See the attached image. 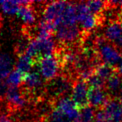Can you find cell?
<instances>
[{
  "instance_id": "obj_18",
  "label": "cell",
  "mask_w": 122,
  "mask_h": 122,
  "mask_svg": "<svg viewBox=\"0 0 122 122\" xmlns=\"http://www.w3.org/2000/svg\"><path fill=\"white\" fill-rule=\"evenodd\" d=\"M25 75L16 69H13L11 73L8 75L7 79L5 80V83L8 87H15L18 88L21 85L23 84Z\"/></svg>"
},
{
  "instance_id": "obj_5",
  "label": "cell",
  "mask_w": 122,
  "mask_h": 122,
  "mask_svg": "<svg viewBox=\"0 0 122 122\" xmlns=\"http://www.w3.org/2000/svg\"><path fill=\"white\" fill-rule=\"evenodd\" d=\"M76 8L77 23L80 25L82 32L90 33L98 26L100 18L89 10L86 3L83 2L76 3Z\"/></svg>"
},
{
  "instance_id": "obj_9",
  "label": "cell",
  "mask_w": 122,
  "mask_h": 122,
  "mask_svg": "<svg viewBox=\"0 0 122 122\" xmlns=\"http://www.w3.org/2000/svg\"><path fill=\"white\" fill-rule=\"evenodd\" d=\"M54 107L64 113L73 122L79 120L80 109L77 107V105L70 96H63L59 99H55Z\"/></svg>"
},
{
  "instance_id": "obj_7",
  "label": "cell",
  "mask_w": 122,
  "mask_h": 122,
  "mask_svg": "<svg viewBox=\"0 0 122 122\" xmlns=\"http://www.w3.org/2000/svg\"><path fill=\"white\" fill-rule=\"evenodd\" d=\"M23 86L27 92L34 94H40L45 92V80L42 78L37 69H33L25 75Z\"/></svg>"
},
{
  "instance_id": "obj_15",
  "label": "cell",
  "mask_w": 122,
  "mask_h": 122,
  "mask_svg": "<svg viewBox=\"0 0 122 122\" xmlns=\"http://www.w3.org/2000/svg\"><path fill=\"white\" fill-rule=\"evenodd\" d=\"M37 62L34 60L32 58L26 54L25 53L21 54H18L16 61H15V69L23 73V75H26L31 72L36 67Z\"/></svg>"
},
{
  "instance_id": "obj_19",
  "label": "cell",
  "mask_w": 122,
  "mask_h": 122,
  "mask_svg": "<svg viewBox=\"0 0 122 122\" xmlns=\"http://www.w3.org/2000/svg\"><path fill=\"white\" fill-rule=\"evenodd\" d=\"M44 122H73L67 116L56 108L53 107L45 116Z\"/></svg>"
},
{
  "instance_id": "obj_11",
  "label": "cell",
  "mask_w": 122,
  "mask_h": 122,
  "mask_svg": "<svg viewBox=\"0 0 122 122\" xmlns=\"http://www.w3.org/2000/svg\"><path fill=\"white\" fill-rule=\"evenodd\" d=\"M103 110L109 122H122V98L110 99Z\"/></svg>"
},
{
  "instance_id": "obj_10",
  "label": "cell",
  "mask_w": 122,
  "mask_h": 122,
  "mask_svg": "<svg viewBox=\"0 0 122 122\" xmlns=\"http://www.w3.org/2000/svg\"><path fill=\"white\" fill-rule=\"evenodd\" d=\"M105 38L118 49H122V21L113 20L105 28Z\"/></svg>"
},
{
  "instance_id": "obj_16",
  "label": "cell",
  "mask_w": 122,
  "mask_h": 122,
  "mask_svg": "<svg viewBox=\"0 0 122 122\" xmlns=\"http://www.w3.org/2000/svg\"><path fill=\"white\" fill-rule=\"evenodd\" d=\"M13 65H15V63L9 54L0 52V83L5 81L13 70Z\"/></svg>"
},
{
  "instance_id": "obj_26",
  "label": "cell",
  "mask_w": 122,
  "mask_h": 122,
  "mask_svg": "<svg viewBox=\"0 0 122 122\" xmlns=\"http://www.w3.org/2000/svg\"><path fill=\"white\" fill-rule=\"evenodd\" d=\"M116 67H117L118 74H119L121 76H122V59H121V60L120 61V63L118 64V65Z\"/></svg>"
},
{
  "instance_id": "obj_21",
  "label": "cell",
  "mask_w": 122,
  "mask_h": 122,
  "mask_svg": "<svg viewBox=\"0 0 122 122\" xmlns=\"http://www.w3.org/2000/svg\"><path fill=\"white\" fill-rule=\"evenodd\" d=\"M95 109L91 105H86L82 107L79 111V121L81 122H94L96 118Z\"/></svg>"
},
{
  "instance_id": "obj_20",
  "label": "cell",
  "mask_w": 122,
  "mask_h": 122,
  "mask_svg": "<svg viewBox=\"0 0 122 122\" xmlns=\"http://www.w3.org/2000/svg\"><path fill=\"white\" fill-rule=\"evenodd\" d=\"M86 3L87 7H88L89 10L99 18H101V15L104 14L106 8L108 7L107 3H105L103 1H99V0L88 1Z\"/></svg>"
},
{
  "instance_id": "obj_2",
  "label": "cell",
  "mask_w": 122,
  "mask_h": 122,
  "mask_svg": "<svg viewBox=\"0 0 122 122\" xmlns=\"http://www.w3.org/2000/svg\"><path fill=\"white\" fill-rule=\"evenodd\" d=\"M54 37L62 45L71 46L82 39V30L77 24H59L54 28Z\"/></svg>"
},
{
  "instance_id": "obj_23",
  "label": "cell",
  "mask_w": 122,
  "mask_h": 122,
  "mask_svg": "<svg viewBox=\"0 0 122 122\" xmlns=\"http://www.w3.org/2000/svg\"><path fill=\"white\" fill-rule=\"evenodd\" d=\"M88 86L90 89H104L106 87V82L104 80L100 78L98 75L94 73L93 75L90 77L88 80H86Z\"/></svg>"
},
{
  "instance_id": "obj_8",
  "label": "cell",
  "mask_w": 122,
  "mask_h": 122,
  "mask_svg": "<svg viewBox=\"0 0 122 122\" xmlns=\"http://www.w3.org/2000/svg\"><path fill=\"white\" fill-rule=\"evenodd\" d=\"M90 88L86 81L83 80H77L74 83L71 98L79 109L85 107L88 104V94Z\"/></svg>"
},
{
  "instance_id": "obj_17",
  "label": "cell",
  "mask_w": 122,
  "mask_h": 122,
  "mask_svg": "<svg viewBox=\"0 0 122 122\" xmlns=\"http://www.w3.org/2000/svg\"><path fill=\"white\" fill-rule=\"evenodd\" d=\"M21 6L22 1H0V11L5 16H17Z\"/></svg>"
},
{
  "instance_id": "obj_24",
  "label": "cell",
  "mask_w": 122,
  "mask_h": 122,
  "mask_svg": "<svg viewBox=\"0 0 122 122\" xmlns=\"http://www.w3.org/2000/svg\"><path fill=\"white\" fill-rule=\"evenodd\" d=\"M94 122H109L103 110H100L97 112Z\"/></svg>"
},
{
  "instance_id": "obj_4",
  "label": "cell",
  "mask_w": 122,
  "mask_h": 122,
  "mask_svg": "<svg viewBox=\"0 0 122 122\" xmlns=\"http://www.w3.org/2000/svg\"><path fill=\"white\" fill-rule=\"evenodd\" d=\"M36 66L44 80L48 82L60 75L61 63L60 58L56 54H53L39 59L37 61Z\"/></svg>"
},
{
  "instance_id": "obj_14",
  "label": "cell",
  "mask_w": 122,
  "mask_h": 122,
  "mask_svg": "<svg viewBox=\"0 0 122 122\" xmlns=\"http://www.w3.org/2000/svg\"><path fill=\"white\" fill-rule=\"evenodd\" d=\"M32 3H34V2L28 5H22L17 14V17L21 20L22 23L28 27L34 25L37 21V15L32 6Z\"/></svg>"
},
{
  "instance_id": "obj_12",
  "label": "cell",
  "mask_w": 122,
  "mask_h": 122,
  "mask_svg": "<svg viewBox=\"0 0 122 122\" xmlns=\"http://www.w3.org/2000/svg\"><path fill=\"white\" fill-rule=\"evenodd\" d=\"M5 99L10 106L16 109L24 107L27 104V99L24 94L19 88L8 87L5 94Z\"/></svg>"
},
{
  "instance_id": "obj_6",
  "label": "cell",
  "mask_w": 122,
  "mask_h": 122,
  "mask_svg": "<svg viewBox=\"0 0 122 122\" xmlns=\"http://www.w3.org/2000/svg\"><path fill=\"white\" fill-rule=\"evenodd\" d=\"M68 3L69 2L65 1H53L47 3L42 12V20L54 25L61 18Z\"/></svg>"
},
{
  "instance_id": "obj_25",
  "label": "cell",
  "mask_w": 122,
  "mask_h": 122,
  "mask_svg": "<svg viewBox=\"0 0 122 122\" xmlns=\"http://www.w3.org/2000/svg\"><path fill=\"white\" fill-rule=\"evenodd\" d=\"M0 122H13L12 120L5 114H0Z\"/></svg>"
},
{
  "instance_id": "obj_13",
  "label": "cell",
  "mask_w": 122,
  "mask_h": 122,
  "mask_svg": "<svg viewBox=\"0 0 122 122\" xmlns=\"http://www.w3.org/2000/svg\"><path fill=\"white\" fill-rule=\"evenodd\" d=\"M109 101V94L105 89H90L88 104L94 109L105 107Z\"/></svg>"
},
{
  "instance_id": "obj_22",
  "label": "cell",
  "mask_w": 122,
  "mask_h": 122,
  "mask_svg": "<svg viewBox=\"0 0 122 122\" xmlns=\"http://www.w3.org/2000/svg\"><path fill=\"white\" fill-rule=\"evenodd\" d=\"M95 74L98 75L100 78H101L105 81H106L108 79H110L114 75L115 70L113 67L107 64H99L96 68Z\"/></svg>"
},
{
  "instance_id": "obj_3",
  "label": "cell",
  "mask_w": 122,
  "mask_h": 122,
  "mask_svg": "<svg viewBox=\"0 0 122 122\" xmlns=\"http://www.w3.org/2000/svg\"><path fill=\"white\" fill-rule=\"evenodd\" d=\"M73 85L70 77L60 75L46 84L45 93L55 100L63 96H67L68 93H71Z\"/></svg>"
},
{
  "instance_id": "obj_27",
  "label": "cell",
  "mask_w": 122,
  "mask_h": 122,
  "mask_svg": "<svg viewBox=\"0 0 122 122\" xmlns=\"http://www.w3.org/2000/svg\"><path fill=\"white\" fill-rule=\"evenodd\" d=\"M74 122H81L80 121H79V120H78V121H74Z\"/></svg>"
},
{
  "instance_id": "obj_1",
  "label": "cell",
  "mask_w": 122,
  "mask_h": 122,
  "mask_svg": "<svg viewBox=\"0 0 122 122\" xmlns=\"http://www.w3.org/2000/svg\"><path fill=\"white\" fill-rule=\"evenodd\" d=\"M95 46L97 48L99 59L105 64L117 66L122 59V54L116 46L110 43L105 37L98 36L95 39Z\"/></svg>"
}]
</instances>
